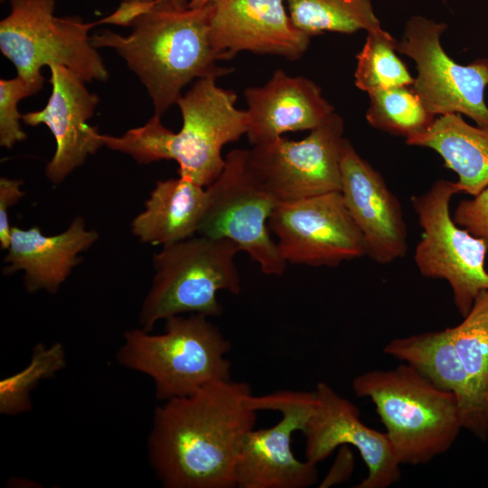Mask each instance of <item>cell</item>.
<instances>
[{"instance_id": "cell-1", "label": "cell", "mask_w": 488, "mask_h": 488, "mask_svg": "<svg viewBox=\"0 0 488 488\" xmlns=\"http://www.w3.org/2000/svg\"><path fill=\"white\" fill-rule=\"evenodd\" d=\"M251 394L249 383L229 379L156 407L146 449L163 487H235L236 462L257 420Z\"/></svg>"}, {"instance_id": "cell-2", "label": "cell", "mask_w": 488, "mask_h": 488, "mask_svg": "<svg viewBox=\"0 0 488 488\" xmlns=\"http://www.w3.org/2000/svg\"><path fill=\"white\" fill-rule=\"evenodd\" d=\"M210 5L191 8L155 0L132 23L127 36L102 30L90 37L95 48L114 49L146 88L161 117L193 79L219 78L231 72L220 66L209 36Z\"/></svg>"}, {"instance_id": "cell-3", "label": "cell", "mask_w": 488, "mask_h": 488, "mask_svg": "<svg viewBox=\"0 0 488 488\" xmlns=\"http://www.w3.org/2000/svg\"><path fill=\"white\" fill-rule=\"evenodd\" d=\"M216 78L198 79L176 101L183 126L174 133L155 115L145 125L121 136L101 135L104 145L127 154L139 164L174 160L178 175L207 187L221 174L222 147L246 135V110L236 107L237 95L216 84Z\"/></svg>"}, {"instance_id": "cell-4", "label": "cell", "mask_w": 488, "mask_h": 488, "mask_svg": "<svg viewBox=\"0 0 488 488\" xmlns=\"http://www.w3.org/2000/svg\"><path fill=\"white\" fill-rule=\"evenodd\" d=\"M352 386L357 397L375 405L400 465L427 464L446 452L463 428L455 394L407 363L369 371Z\"/></svg>"}, {"instance_id": "cell-5", "label": "cell", "mask_w": 488, "mask_h": 488, "mask_svg": "<svg viewBox=\"0 0 488 488\" xmlns=\"http://www.w3.org/2000/svg\"><path fill=\"white\" fill-rule=\"evenodd\" d=\"M230 349L207 316L191 314L165 319L159 334L142 328L125 332L116 357L121 366L150 377L156 399L164 402L230 379Z\"/></svg>"}, {"instance_id": "cell-6", "label": "cell", "mask_w": 488, "mask_h": 488, "mask_svg": "<svg viewBox=\"0 0 488 488\" xmlns=\"http://www.w3.org/2000/svg\"><path fill=\"white\" fill-rule=\"evenodd\" d=\"M232 241L205 236L164 245L153 258L155 276L139 313V324L151 332L157 322L183 314L219 316L221 290L238 295L240 277Z\"/></svg>"}, {"instance_id": "cell-7", "label": "cell", "mask_w": 488, "mask_h": 488, "mask_svg": "<svg viewBox=\"0 0 488 488\" xmlns=\"http://www.w3.org/2000/svg\"><path fill=\"white\" fill-rule=\"evenodd\" d=\"M10 14L0 23V50L18 76L42 86V68L59 64L83 81L108 80V70L89 37L97 23L55 16V0H10Z\"/></svg>"}, {"instance_id": "cell-8", "label": "cell", "mask_w": 488, "mask_h": 488, "mask_svg": "<svg viewBox=\"0 0 488 488\" xmlns=\"http://www.w3.org/2000/svg\"><path fill=\"white\" fill-rule=\"evenodd\" d=\"M457 193L455 182L438 179L410 202L422 229L414 253L416 267L424 277L449 284L454 304L464 317L478 294L488 289V253L481 239L455 222L450 202Z\"/></svg>"}, {"instance_id": "cell-9", "label": "cell", "mask_w": 488, "mask_h": 488, "mask_svg": "<svg viewBox=\"0 0 488 488\" xmlns=\"http://www.w3.org/2000/svg\"><path fill=\"white\" fill-rule=\"evenodd\" d=\"M249 149H233L218 178L206 187L208 203L197 233L234 242L263 274L279 277L286 268L268 220L278 202L252 174Z\"/></svg>"}, {"instance_id": "cell-10", "label": "cell", "mask_w": 488, "mask_h": 488, "mask_svg": "<svg viewBox=\"0 0 488 488\" xmlns=\"http://www.w3.org/2000/svg\"><path fill=\"white\" fill-rule=\"evenodd\" d=\"M447 28L446 23L414 15L405 23L396 50L414 61L417 75L412 88L427 111L438 117L464 115L477 126L488 127L487 58L457 63L441 44Z\"/></svg>"}, {"instance_id": "cell-11", "label": "cell", "mask_w": 488, "mask_h": 488, "mask_svg": "<svg viewBox=\"0 0 488 488\" xmlns=\"http://www.w3.org/2000/svg\"><path fill=\"white\" fill-rule=\"evenodd\" d=\"M256 411L280 412L275 426L253 428L241 446L235 467L238 488H307L317 482V465L298 460L291 449V436L303 431L316 402L314 391L278 390L249 399Z\"/></svg>"}, {"instance_id": "cell-12", "label": "cell", "mask_w": 488, "mask_h": 488, "mask_svg": "<svg viewBox=\"0 0 488 488\" xmlns=\"http://www.w3.org/2000/svg\"><path fill=\"white\" fill-rule=\"evenodd\" d=\"M343 118L333 112L296 141L283 136L249 149V166L277 202L341 192Z\"/></svg>"}, {"instance_id": "cell-13", "label": "cell", "mask_w": 488, "mask_h": 488, "mask_svg": "<svg viewBox=\"0 0 488 488\" xmlns=\"http://www.w3.org/2000/svg\"><path fill=\"white\" fill-rule=\"evenodd\" d=\"M278 250L286 263L337 267L366 256L361 232L341 192L278 202L268 220Z\"/></svg>"}, {"instance_id": "cell-14", "label": "cell", "mask_w": 488, "mask_h": 488, "mask_svg": "<svg viewBox=\"0 0 488 488\" xmlns=\"http://www.w3.org/2000/svg\"><path fill=\"white\" fill-rule=\"evenodd\" d=\"M314 393L315 407L302 431L305 460L317 465L338 446L350 445L368 469L357 488H387L398 482L400 463L387 434L363 424L357 407L327 383H317Z\"/></svg>"}, {"instance_id": "cell-15", "label": "cell", "mask_w": 488, "mask_h": 488, "mask_svg": "<svg viewBox=\"0 0 488 488\" xmlns=\"http://www.w3.org/2000/svg\"><path fill=\"white\" fill-rule=\"evenodd\" d=\"M286 0H212L209 36L219 61L240 52L300 59L311 37L296 29Z\"/></svg>"}, {"instance_id": "cell-16", "label": "cell", "mask_w": 488, "mask_h": 488, "mask_svg": "<svg viewBox=\"0 0 488 488\" xmlns=\"http://www.w3.org/2000/svg\"><path fill=\"white\" fill-rule=\"evenodd\" d=\"M341 193L362 234L366 256L386 265L408 251V232L399 199L381 174L344 138L341 153Z\"/></svg>"}, {"instance_id": "cell-17", "label": "cell", "mask_w": 488, "mask_h": 488, "mask_svg": "<svg viewBox=\"0 0 488 488\" xmlns=\"http://www.w3.org/2000/svg\"><path fill=\"white\" fill-rule=\"evenodd\" d=\"M49 68L52 93L48 103L41 110L22 115V120L33 127L44 124L52 133L56 150L45 174L50 182L58 184L104 144L98 128L87 123L99 97L64 66L51 64Z\"/></svg>"}, {"instance_id": "cell-18", "label": "cell", "mask_w": 488, "mask_h": 488, "mask_svg": "<svg viewBox=\"0 0 488 488\" xmlns=\"http://www.w3.org/2000/svg\"><path fill=\"white\" fill-rule=\"evenodd\" d=\"M247 136L252 145L274 141L291 131L313 130L333 112L321 88L303 76L276 70L261 87L244 90Z\"/></svg>"}, {"instance_id": "cell-19", "label": "cell", "mask_w": 488, "mask_h": 488, "mask_svg": "<svg viewBox=\"0 0 488 488\" xmlns=\"http://www.w3.org/2000/svg\"><path fill=\"white\" fill-rule=\"evenodd\" d=\"M383 351L413 367L437 388L455 394L463 428L481 439L487 437L488 405L474 389L449 327L393 339Z\"/></svg>"}, {"instance_id": "cell-20", "label": "cell", "mask_w": 488, "mask_h": 488, "mask_svg": "<svg viewBox=\"0 0 488 488\" xmlns=\"http://www.w3.org/2000/svg\"><path fill=\"white\" fill-rule=\"evenodd\" d=\"M96 230L86 228L81 217L75 218L61 233L47 236L38 227H12L3 274L23 271L26 291L45 290L55 294L81 258L98 239Z\"/></svg>"}, {"instance_id": "cell-21", "label": "cell", "mask_w": 488, "mask_h": 488, "mask_svg": "<svg viewBox=\"0 0 488 488\" xmlns=\"http://www.w3.org/2000/svg\"><path fill=\"white\" fill-rule=\"evenodd\" d=\"M208 203L203 186L178 177L158 181L145 202V210L131 223L132 233L143 243L166 245L197 233Z\"/></svg>"}, {"instance_id": "cell-22", "label": "cell", "mask_w": 488, "mask_h": 488, "mask_svg": "<svg viewBox=\"0 0 488 488\" xmlns=\"http://www.w3.org/2000/svg\"><path fill=\"white\" fill-rule=\"evenodd\" d=\"M405 143L437 153L457 175L459 192L474 196L488 186V127L472 126L459 114H446Z\"/></svg>"}, {"instance_id": "cell-23", "label": "cell", "mask_w": 488, "mask_h": 488, "mask_svg": "<svg viewBox=\"0 0 488 488\" xmlns=\"http://www.w3.org/2000/svg\"><path fill=\"white\" fill-rule=\"evenodd\" d=\"M293 25L310 37L381 30L371 0H286Z\"/></svg>"}, {"instance_id": "cell-24", "label": "cell", "mask_w": 488, "mask_h": 488, "mask_svg": "<svg viewBox=\"0 0 488 488\" xmlns=\"http://www.w3.org/2000/svg\"><path fill=\"white\" fill-rule=\"evenodd\" d=\"M366 121L372 127L405 140L426 131L435 121L412 86L380 89L367 93Z\"/></svg>"}, {"instance_id": "cell-25", "label": "cell", "mask_w": 488, "mask_h": 488, "mask_svg": "<svg viewBox=\"0 0 488 488\" xmlns=\"http://www.w3.org/2000/svg\"><path fill=\"white\" fill-rule=\"evenodd\" d=\"M398 40L381 29L367 33L365 42L356 55L355 86L370 92L380 89L412 86L414 77L397 54Z\"/></svg>"}, {"instance_id": "cell-26", "label": "cell", "mask_w": 488, "mask_h": 488, "mask_svg": "<svg viewBox=\"0 0 488 488\" xmlns=\"http://www.w3.org/2000/svg\"><path fill=\"white\" fill-rule=\"evenodd\" d=\"M449 329L474 389L488 405V289L478 294L463 321Z\"/></svg>"}, {"instance_id": "cell-27", "label": "cell", "mask_w": 488, "mask_h": 488, "mask_svg": "<svg viewBox=\"0 0 488 488\" xmlns=\"http://www.w3.org/2000/svg\"><path fill=\"white\" fill-rule=\"evenodd\" d=\"M65 366L66 353L61 343L34 345L28 365L0 380V413L14 416L30 411V392L41 380L54 377Z\"/></svg>"}, {"instance_id": "cell-28", "label": "cell", "mask_w": 488, "mask_h": 488, "mask_svg": "<svg viewBox=\"0 0 488 488\" xmlns=\"http://www.w3.org/2000/svg\"><path fill=\"white\" fill-rule=\"evenodd\" d=\"M42 86L26 81L20 76L0 80V145L8 149L26 139L20 126L18 102L39 91Z\"/></svg>"}, {"instance_id": "cell-29", "label": "cell", "mask_w": 488, "mask_h": 488, "mask_svg": "<svg viewBox=\"0 0 488 488\" xmlns=\"http://www.w3.org/2000/svg\"><path fill=\"white\" fill-rule=\"evenodd\" d=\"M452 216L458 226L484 243L488 253V186L472 199L462 200Z\"/></svg>"}, {"instance_id": "cell-30", "label": "cell", "mask_w": 488, "mask_h": 488, "mask_svg": "<svg viewBox=\"0 0 488 488\" xmlns=\"http://www.w3.org/2000/svg\"><path fill=\"white\" fill-rule=\"evenodd\" d=\"M23 180L0 178V247L8 249L12 227L9 224L8 209L24 195L21 190Z\"/></svg>"}, {"instance_id": "cell-31", "label": "cell", "mask_w": 488, "mask_h": 488, "mask_svg": "<svg viewBox=\"0 0 488 488\" xmlns=\"http://www.w3.org/2000/svg\"><path fill=\"white\" fill-rule=\"evenodd\" d=\"M154 2L148 4L123 1L114 13L102 18L98 23H112L120 26H130L137 17L151 8Z\"/></svg>"}, {"instance_id": "cell-32", "label": "cell", "mask_w": 488, "mask_h": 488, "mask_svg": "<svg viewBox=\"0 0 488 488\" xmlns=\"http://www.w3.org/2000/svg\"><path fill=\"white\" fill-rule=\"evenodd\" d=\"M212 0H191L188 3V7L191 8H198V7H203L210 4Z\"/></svg>"}, {"instance_id": "cell-33", "label": "cell", "mask_w": 488, "mask_h": 488, "mask_svg": "<svg viewBox=\"0 0 488 488\" xmlns=\"http://www.w3.org/2000/svg\"><path fill=\"white\" fill-rule=\"evenodd\" d=\"M167 1L170 2L171 4L174 5H178V6H187L188 5L187 0H167Z\"/></svg>"}, {"instance_id": "cell-34", "label": "cell", "mask_w": 488, "mask_h": 488, "mask_svg": "<svg viewBox=\"0 0 488 488\" xmlns=\"http://www.w3.org/2000/svg\"><path fill=\"white\" fill-rule=\"evenodd\" d=\"M126 2L153 3L155 0H124Z\"/></svg>"}, {"instance_id": "cell-35", "label": "cell", "mask_w": 488, "mask_h": 488, "mask_svg": "<svg viewBox=\"0 0 488 488\" xmlns=\"http://www.w3.org/2000/svg\"><path fill=\"white\" fill-rule=\"evenodd\" d=\"M486 58H487V61H488V56Z\"/></svg>"}, {"instance_id": "cell-36", "label": "cell", "mask_w": 488, "mask_h": 488, "mask_svg": "<svg viewBox=\"0 0 488 488\" xmlns=\"http://www.w3.org/2000/svg\"><path fill=\"white\" fill-rule=\"evenodd\" d=\"M443 1H445V0H443Z\"/></svg>"}]
</instances>
